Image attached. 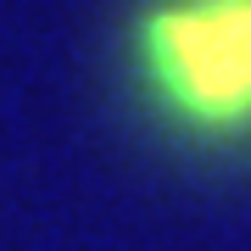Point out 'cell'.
I'll return each mask as SVG.
<instances>
[{
    "label": "cell",
    "mask_w": 251,
    "mask_h": 251,
    "mask_svg": "<svg viewBox=\"0 0 251 251\" xmlns=\"http://www.w3.org/2000/svg\"><path fill=\"white\" fill-rule=\"evenodd\" d=\"M145 78L201 134L251 128V0H162L145 17Z\"/></svg>",
    "instance_id": "cell-1"
}]
</instances>
